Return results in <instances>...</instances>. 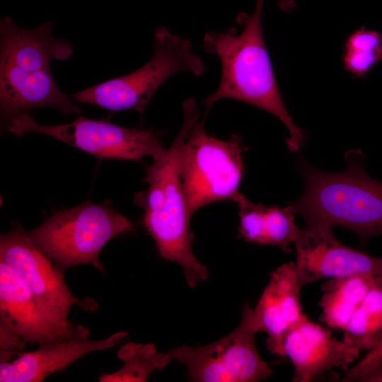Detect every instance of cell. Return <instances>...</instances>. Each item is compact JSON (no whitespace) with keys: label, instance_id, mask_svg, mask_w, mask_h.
<instances>
[{"label":"cell","instance_id":"cell-4","mask_svg":"<svg viewBox=\"0 0 382 382\" xmlns=\"http://www.w3.org/2000/svg\"><path fill=\"white\" fill-rule=\"evenodd\" d=\"M133 229L128 219L110 203L86 201L54 213L26 233L62 272L82 264L104 271L99 255L105 245Z\"/></svg>","mask_w":382,"mask_h":382},{"label":"cell","instance_id":"cell-15","mask_svg":"<svg viewBox=\"0 0 382 382\" xmlns=\"http://www.w3.org/2000/svg\"><path fill=\"white\" fill-rule=\"evenodd\" d=\"M300 285L295 263L282 264L270 274L269 281L253 308L257 332H265L266 346L273 354L284 357V340L287 332L304 318L300 303Z\"/></svg>","mask_w":382,"mask_h":382},{"label":"cell","instance_id":"cell-21","mask_svg":"<svg viewBox=\"0 0 382 382\" xmlns=\"http://www.w3.org/2000/svg\"><path fill=\"white\" fill-rule=\"evenodd\" d=\"M233 201L238 208L239 234L245 241L266 245L265 221L267 207L253 203L240 192Z\"/></svg>","mask_w":382,"mask_h":382},{"label":"cell","instance_id":"cell-8","mask_svg":"<svg viewBox=\"0 0 382 382\" xmlns=\"http://www.w3.org/2000/svg\"><path fill=\"white\" fill-rule=\"evenodd\" d=\"M253 308L247 303L238 327L208 345L177 347L168 352L172 359L182 363L192 381L256 382L273 371L260 356L255 343Z\"/></svg>","mask_w":382,"mask_h":382},{"label":"cell","instance_id":"cell-24","mask_svg":"<svg viewBox=\"0 0 382 382\" xmlns=\"http://www.w3.org/2000/svg\"><path fill=\"white\" fill-rule=\"evenodd\" d=\"M358 381L382 382V362L362 376Z\"/></svg>","mask_w":382,"mask_h":382},{"label":"cell","instance_id":"cell-3","mask_svg":"<svg viewBox=\"0 0 382 382\" xmlns=\"http://www.w3.org/2000/svg\"><path fill=\"white\" fill-rule=\"evenodd\" d=\"M345 158L347 169L337 173L300 161L304 190L291 205L306 226L343 227L364 245L369 238L382 236V183L366 173L360 151H347Z\"/></svg>","mask_w":382,"mask_h":382},{"label":"cell","instance_id":"cell-25","mask_svg":"<svg viewBox=\"0 0 382 382\" xmlns=\"http://www.w3.org/2000/svg\"><path fill=\"white\" fill-rule=\"evenodd\" d=\"M279 7L284 11H290L294 7V0H277Z\"/></svg>","mask_w":382,"mask_h":382},{"label":"cell","instance_id":"cell-18","mask_svg":"<svg viewBox=\"0 0 382 382\" xmlns=\"http://www.w3.org/2000/svg\"><path fill=\"white\" fill-rule=\"evenodd\" d=\"M123 366L115 372L103 374L100 382H144L149 375L164 369L172 360L170 354L159 352L151 343L128 342L117 352Z\"/></svg>","mask_w":382,"mask_h":382},{"label":"cell","instance_id":"cell-16","mask_svg":"<svg viewBox=\"0 0 382 382\" xmlns=\"http://www.w3.org/2000/svg\"><path fill=\"white\" fill-rule=\"evenodd\" d=\"M378 281L381 280L366 275L328 279L321 286L320 321L329 329L344 331L367 292Z\"/></svg>","mask_w":382,"mask_h":382},{"label":"cell","instance_id":"cell-19","mask_svg":"<svg viewBox=\"0 0 382 382\" xmlns=\"http://www.w3.org/2000/svg\"><path fill=\"white\" fill-rule=\"evenodd\" d=\"M382 37L374 30L360 28L347 37L343 53L347 71L355 76H364L382 58Z\"/></svg>","mask_w":382,"mask_h":382},{"label":"cell","instance_id":"cell-5","mask_svg":"<svg viewBox=\"0 0 382 382\" xmlns=\"http://www.w3.org/2000/svg\"><path fill=\"white\" fill-rule=\"evenodd\" d=\"M187 71L201 76L205 71L191 42L173 35L163 26L154 34L153 54L148 62L133 72L103 81L69 96L79 103L110 111L134 110L142 115L160 86L173 74Z\"/></svg>","mask_w":382,"mask_h":382},{"label":"cell","instance_id":"cell-20","mask_svg":"<svg viewBox=\"0 0 382 382\" xmlns=\"http://www.w3.org/2000/svg\"><path fill=\"white\" fill-rule=\"evenodd\" d=\"M296 213L289 204L285 207H267L265 221L266 245L277 246L291 252L299 228L295 224Z\"/></svg>","mask_w":382,"mask_h":382},{"label":"cell","instance_id":"cell-6","mask_svg":"<svg viewBox=\"0 0 382 382\" xmlns=\"http://www.w3.org/2000/svg\"><path fill=\"white\" fill-rule=\"evenodd\" d=\"M245 150L237 134L221 140L207 134L203 122L192 126L180 149L178 162L191 216L212 202L233 201L239 192Z\"/></svg>","mask_w":382,"mask_h":382},{"label":"cell","instance_id":"cell-22","mask_svg":"<svg viewBox=\"0 0 382 382\" xmlns=\"http://www.w3.org/2000/svg\"><path fill=\"white\" fill-rule=\"evenodd\" d=\"M382 362V338L378 344L354 366L349 369L342 380L344 382L357 381Z\"/></svg>","mask_w":382,"mask_h":382},{"label":"cell","instance_id":"cell-13","mask_svg":"<svg viewBox=\"0 0 382 382\" xmlns=\"http://www.w3.org/2000/svg\"><path fill=\"white\" fill-rule=\"evenodd\" d=\"M284 352L294 366V382L313 381L334 369H347L361 352L350 341L334 337L328 328L308 317L287 332Z\"/></svg>","mask_w":382,"mask_h":382},{"label":"cell","instance_id":"cell-9","mask_svg":"<svg viewBox=\"0 0 382 382\" xmlns=\"http://www.w3.org/2000/svg\"><path fill=\"white\" fill-rule=\"evenodd\" d=\"M28 237L19 225L1 235L0 260L9 265L24 284L55 318L69 323L68 314L76 305L85 311H94L97 303L76 297L65 282L62 271Z\"/></svg>","mask_w":382,"mask_h":382},{"label":"cell","instance_id":"cell-7","mask_svg":"<svg viewBox=\"0 0 382 382\" xmlns=\"http://www.w3.org/2000/svg\"><path fill=\"white\" fill-rule=\"evenodd\" d=\"M6 129L18 137L47 135L100 158L139 161L150 156L154 160L166 151L153 129L125 127L83 116L67 124L46 125L25 113L13 119Z\"/></svg>","mask_w":382,"mask_h":382},{"label":"cell","instance_id":"cell-23","mask_svg":"<svg viewBox=\"0 0 382 382\" xmlns=\"http://www.w3.org/2000/svg\"><path fill=\"white\" fill-rule=\"evenodd\" d=\"M26 342L18 335L0 326V348L13 353L22 351Z\"/></svg>","mask_w":382,"mask_h":382},{"label":"cell","instance_id":"cell-10","mask_svg":"<svg viewBox=\"0 0 382 382\" xmlns=\"http://www.w3.org/2000/svg\"><path fill=\"white\" fill-rule=\"evenodd\" d=\"M294 245V263L302 287L322 279L352 275L371 276L382 281V258L344 245L328 226L299 228Z\"/></svg>","mask_w":382,"mask_h":382},{"label":"cell","instance_id":"cell-1","mask_svg":"<svg viewBox=\"0 0 382 382\" xmlns=\"http://www.w3.org/2000/svg\"><path fill=\"white\" fill-rule=\"evenodd\" d=\"M264 0H257L252 15L240 13L237 22L243 30L208 31L203 39L204 50L217 55L221 67L216 90L204 100L207 110L222 99L244 102L277 117L286 127V146L297 152L303 146V131L286 110L274 77L265 43L261 16Z\"/></svg>","mask_w":382,"mask_h":382},{"label":"cell","instance_id":"cell-11","mask_svg":"<svg viewBox=\"0 0 382 382\" xmlns=\"http://www.w3.org/2000/svg\"><path fill=\"white\" fill-rule=\"evenodd\" d=\"M52 21L33 28L17 25L6 16L0 21V69L25 79L51 74L52 59L66 60L72 54L69 41L51 34Z\"/></svg>","mask_w":382,"mask_h":382},{"label":"cell","instance_id":"cell-12","mask_svg":"<svg viewBox=\"0 0 382 382\" xmlns=\"http://www.w3.org/2000/svg\"><path fill=\"white\" fill-rule=\"evenodd\" d=\"M0 326L26 342L38 345L66 339L74 326L50 313L18 274L0 260Z\"/></svg>","mask_w":382,"mask_h":382},{"label":"cell","instance_id":"cell-17","mask_svg":"<svg viewBox=\"0 0 382 382\" xmlns=\"http://www.w3.org/2000/svg\"><path fill=\"white\" fill-rule=\"evenodd\" d=\"M343 337L361 352L373 349L382 338V282L367 292L349 319Z\"/></svg>","mask_w":382,"mask_h":382},{"label":"cell","instance_id":"cell-14","mask_svg":"<svg viewBox=\"0 0 382 382\" xmlns=\"http://www.w3.org/2000/svg\"><path fill=\"white\" fill-rule=\"evenodd\" d=\"M127 335V332L121 331L93 340L89 338L88 328L76 325L66 339L39 345L35 350L18 354L12 361H0V381H42L88 353L117 345Z\"/></svg>","mask_w":382,"mask_h":382},{"label":"cell","instance_id":"cell-2","mask_svg":"<svg viewBox=\"0 0 382 382\" xmlns=\"http://www.w3.org/2000/svg\"><path fill=\"white\" fill-rule=\"evenodd\" d=\"M183 122L168 149L154 159L144 178L146 190L137 192L134 202L144 209L143 221L155 241L160 256L181 266L190 288L208 278V270L192 250L191 218L179 171V154L199 110L192 98L183 104Z\"/></svg>","mask_w":382,"mask_h":382}]
</instances>
